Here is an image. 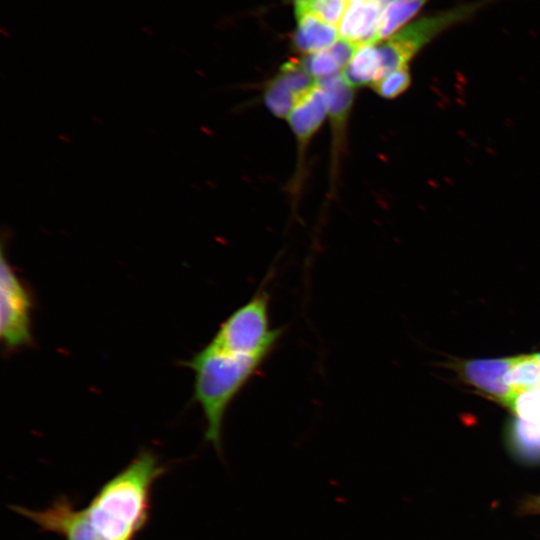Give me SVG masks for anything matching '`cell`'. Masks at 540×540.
<instances>
[{"mask_svg": "<svg viewBox=\"0 0 540 540\" xmlns=\"http://www.w3.org/2000/svg\"><path fill=\"white\" fill-rule=\"evenodd\" d=\"M164 467L151 451L140 452L107 481L85 508L102 540H132L145 525L154 482Z\"/></svg>", "mask_w": 540, "mask_h": 540, "instance_id": "6da1fadb", "label": "cell"}, {"mask_svg": "<svg viewBox=\"0 0 540 540\" xmlns=\"http://www.w3.org/2000/svg\"><path fill=\"white\" fill-rule=\"evenodd\" d=\"M267 358L237 355L208 343L184 365L194 372V400L205 421V439L218 453L227 411Z\"/></svg>", "mask_w": 540, "mask_h": 540, "instance_id": "7a4b0ae2", "label": "cell"}, {"mask_svg": "<svg viewBox=\"0 0 540 540\" xmlns=\"http://www.w3.org/2000/svg\"><path fill=\"white\" fill-rule=\"evenodd\" d=\"M269 306L262 287L224 320L209 343L229 353L268 358L282 334L271 326Z\"/></svg>", "mask_w": 540, "mask_h": 540, "instance_id": "3957f363", "label": "cell"}, {"mask_svg": "<svg viewBox=\"0 0 540 540\" xmlns=\"http://www.w3.org/2000/svg\"><path fill=\"white\" fill-rule=\"evenodd\" d=\"M495 0H478L439 12L401 28L377 46L383 77L407 66L409 60L432 39L448 28L470 19L478 10Z\"/></svg>", "mask_w": 540, "mask_h": 540, "instance_id": "277c9868", "label": "cell"}, {"mask_svg": "<svg viewBox=\"0 0 540 540\" xmlns=\"http://www.w3.org/2000/svg\"><path fill=\"white\" fill-rule=\"evenodd\" d=\"M32 298L1 250L0 339L8 350L31 344Z\"/></svg>", "mask_w": 540, "mask_h": 540, "instance_id": "5b68a950", "label": "cell"}, {"mask_svg": "<svg viewBox=\"0 0 540 540\" xmlns=\"http://www.w3.org/2000/svg\"><path fill=\"white\" fill-rule=\"evenodd\" d=\"M14 511L37 524L42 530L64 540H102L93 529L86 510L76 509L66 497H60L44 510L14 506Z\"/></svg>", "mask_w": 540, "mask_h": 540, "instance_id": "8992f818", "label": "cell"}, {"mask_svg": "<svg viewBox=\"0 0 540 540\" xmlns=\"http://www.w3.org/2000/svg\"><path fill=\"white\" fill-rule=\"evenodd\" d=\"M512 358L475 359L459 364V372L469 385L481 394L509 407L514 396L505 381Z\"/></svg>", "mask_w": 540, "mask_h": 540, "instance_id": "52a82bcc", "label": "cell"}, {"mask_svg": "<svg viewBox=\"0 0 540 540\" xmlns=\"http://www.w3.org/2000/svg\"><path fill=\"white\" fill-rule=\"evenodd\" d=\"M318 84L326 97L327 115L332 131V165L335 171L344 147L346 126L352 108L354 92L342 71L318 80Z\"/></svg>", "mask_w": 540, "mask_h": 540, "instance_id": "ba28073f", "label": "cell"}, {"mask_svg": "<svg viewBox=\"0 0 540 540\" xmlns=\"http://www.w3.org/2000/svg\"><path fill=\"white\" fill-rule=\"evenodd\" d=\"M326 114V97L318 84L317 88L298 103L287 117L297 142V170L293 187L295 192L299 188L306 149Z\"/></svg>", "mask_w": 540, "mask_h": 540, "instance_id": "9c48e42d", "label": "cell"}, {"mask_svg": "<svg viewBox=\"0 0 540 540\" xmlns=\"http://www.w3.org/2000/svg\"><path fill=\"white\" fill-rule=\"evenodd\" d=\"M305 74L298 68L283 64L279 73L265 86L264 102L271 113L279 118L288 117L307 91Z\"/></svg>", "mask_w": 540, "mask_h": 540, "instance_id": "30bf717a", "label": "cell"}, {"mask_svg": "<svg viewBox=\"0 0 540 540\" xmlns=\"http://www.w3.org/2000/svg\"><path fill=\"white\" fill-rule=\"evenodd\" d=\"M382 12L374 0L351 4L338 26L340 38L359 46L377 44V30Z\"/></svg>", "mask_w": 540, "mask_h": 540, "instance_id": "8fae6325", "label": "cell"}, {"mask_svg": "<svg viewBox=\"0 0 540 540\" xmlns=\"http://www.w3.org/2000/svg\"><path fill=\"white\" fill-rule=\"evenodd\" d=\"M298 27L293 35L295 49L302 53H316L329 48L338 40L339 29L309 12L296 16Z\"/></svg>", "mask_w": 540, "mask_h": 540, "instance_id": "7c38bea8", "label": "cell"}, {"mask_svg": "<svg viewBox=\"0 0 540 540\" xmlns=\"http://www.w3.org/2000/svg\"><path fill=\"white\" fill-rule=\"evenodd\" d=\"M348 83L354 87L373 85L383 77L377 45L374 43L359 46L348 65L342 69Z\"/></svg>", "mask_w": 540, "mask_h": 540, "instance_id": "4fadbf2b", "label": "cell"}, {"mask_svg": "<svg viewBox=\"0 0 540 540\" xmlns=\"http://www.w3.org/2000/svg\"><path fill=\"white\" fill-rule=\"evenodd\" d=\"M429 0H393L383 10L378 30L377 42L395 34L414 17Z\"/></svg>", "mask_w": 540, "mask_h": 540, "instance_id": "5bb4252c", "label": "cell"}, {"mask_svg": "<svg viewBox=\"0 0 540 540\" xmlns=\"http://www.w3.org/2000/svg\"><path fill=\"white\" fill-rule=\"evenodd\" d=\"M505 381L514 396L520 392L540 388V362L536 355L513 357Z\"/></svg>", "mask_w": 540, "mask_h": 540, "instance_id": "9a60e30c", "label": "cell"}, {"mask_svg": "<svg viewBox=\"0 0 540 540\" xmlns=\"http://www.w3.org/2000/svg\"><path fill=\"white\" fill-rule=\"evenodd\" d=\"M509 444L514 454L527 462L540 461V435L526 421L515 418L508 429Z\"/></svg>", "mask_w": 540, "mask_h": 540, "instance_id": "2e32d148", "label": "cell"}, {"mask_svg": "<svg viewBox=\"0 0 540 540\" xmlns=\"http://www.w3.org/2000/svg\"><path fill=\"white\" fill-rule=\"evenodd\" d=\"M300 62L303 68L317 80L330 77L342 71L340 70V65L327 49L308 54Z\"/></svg>", "mask_w": 540, "mask_h": 540, "instance_id": "e0dca14e", "label": "cell"}, {"mask_svg": "<svg viewBox=\"0 0 540 540\" xmlns=\"http://www.w3.org/2000/svg\"><path fill=\"white\" fill-rule=\"evenodd\" d=\"M411 77L408 70V66H404L397 69L378 81L372 86L377 94L386 99H393L398 97L410 85Z\"/></svg>", "mask_w": 540, "mask_h": 540, "instance_id": "ac0fdd59", "label": "cell"}, {"mask_svg": "<svg viewBox=\"0 0 540 540\" xmlns=\"http://www.w3.org/2000/svg\"><path fill=\"white\" fill-rule=\"evenodd\" d=\"M348 5L347 0H312L307 12L319 20L337 27L348 9Z\"/></svg>", "mask_w": 540, "mask_h": 540, "instance_id": "d6986e66", "label": "cell"}, {"mask_svg": "<svg viewBox=\"0 0 540 540\" xmlns=\"http://www.w3.org/2000/svg\"><path fill=\"white\" fill-rule=\"evenodd\" d=\"M358 48L359 45L349 40L339 38L329 48H327V50L334 57L340 67L344 69L351 61Z\"/></svg>", "mask_w": 540, "mask_h": 540, "instance_id": "ffe728a7", "label": "cell"}, {"mask_svg": "<svg viewBox=\"0 0 540 540\" xmlns=\"http://www.w3.org/2000/svg\"><path fill=\"white\" fill-rule=\"evenodd\" d=\"M312 0H295V14L299 16L307 12L308 6Z\"/></svg>", "mask_w": 540, "mask_h": 540, "instance_id": "44dd1931", "label": "cell"}, {"mask_svg": "<svg viewBox=\"0 0 540 540\" xmlns=\"http://www.w3.org/2000/svg\"><path fill=\"white\" fill-rule=\"evenodd\" d=\"M377 5L382 9L384 10L386 8V6L391 3L393 0H374Z\"/></svg>", "mask_w": 540, "mask_h": 540, "instance_id": "7402d4cb", "label": "cell"}, {"mask_svg": "<svg viewBox=\"0 0 540 540\" xmlns=\"http://www.w3.org/2000/svg\"><path fill=\"white\" fill-rule=\"evenodd\" d=\"M364 1H367V0H347V2L351 5V4H355V3H360V2H364Z\"/></svg>", "mask_w": 540, "mask_h": 540, "instance_id": "603a6c76", "label": "cell"}, {"mask_svg": "<svg viewBox=\"0 0 540 540\" xmlns=\"http://www.w3.org/2000/svg\"><path fill=\"white\" fill-rule=\"evenodd\" d=\"M528 423V422H527ZM530 424V423H529ZM531 425V424H530ZM531 427L540 435V425L539 426H533L531 425Z\"/></svg>", "mask_w": 540, "mask_h": 540, "instance_id": "cb8c5ba5", "label": "cell"}, {"mask_svg": "<svg viewBox=\"0 0 540 540\" xmlns=\"http://www.w3.org/2000/svg\"><path fill=\"white\" fill-rule=\"evenodd\" d=\"M535 355H536L538 361L540 362V353H539V354H535Z\"/></svg>", "mask_w": 540, "mask_h": 540, "instance_id": "d4e9b609", "label": "cell"}]
</instances>
